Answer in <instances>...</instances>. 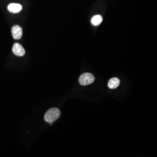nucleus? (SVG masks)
Listing matches in <instances>:
<instances>
[{
  "label": "nucleus",
  "mask_w": 157,
  "mask_h": 157,
  "mask_svg": "<svg viewBox=\"0 0 157 157\" xmlns=\"http://www.w3.org/2000/svg\"><path fill=\"white\" fill-rule=\"evenodd\" d=\"M61 115L60 110L57 108H53L50 109L44 115L45 120L52 125L53 123L57 120Z\"/></svg>",
  "instance_id": "f257e3e1"
},
{
  "label": "nucleus",
  "mask_w": 157,
  "mask_h": 157,
  "mask_svg": "<svg viewBox=\"0 0 157 157\" xmlns=\"http://www.w3.org/2000/svg\"><path fill=\"white\" fill-rule=\"evenodd\" d=\"M95 79L94 76L90 73H85L82 74L79 79V83L82 86H87L94 82Z\"/></svg>",
  "instance_id": "f03ea898"
},
{
  "label": "nucleus",
  "mask_w": 157,
  "mask_h": 157,
  "mask_svg": "<svg viewBox=\"0 0 157 157\" xmlns=\"http://www.w3.org/2000/svg\"><path fill=\"white\" fill-rule=\"evenodd\" d=\"M12 51L15 55L19 57H22L25 54V50L24 48L20 44L18 43H15L14 44Z\"/></svg>",
  "instance_id": "7ed1b4c3"
},
{
  "label": "nucleus",
  "mask_w": 157,
  "mask_h": 157,
  "mask_svg": "<svg viewBox=\"0 0 157 157\" xmlns=\"http://www.w3.org/2000/svg\"><path fill=\"white\" fill-rule=\"evenodd\" d=\"M12 34L13 38L15 40H19L21 39L23 34L22 28L19 25H15L12 28Z\"/></svg>",
  "instance_id": "20e7f679"
},
{
  "label": "nucleus",
  "mask_w": 157,
  "mask_h": 157,
  "mask_svg": "<svg viewBox=\"0 0 157 157\" xmlns=\"http://www.w3.org/2000/svg\"><path fill=\"white\" fill-rule=\"evenodd\" d=\"M8 11L13 14H16L21 11L22 9V6L19 4L12 3L8 6Z\"/></svg>",
  "instance_id": "39448f33"
},
{
  "label": "nucleus",
  "mask_w": 157,
  "mask_h": 157,
  "mask_svg": "<svg viewBox=\"0 0 157 157\" xmlns=\"http://www.w3.org/2000/svg\"><path fill=\"white\" fill-rule=\"evenodd\" d=\"M120 85V80L117 77H114L111 79L108 83V86L111 89H115L117 88Z\"/></svg>",
  "instance_id": "423d86ee"
},
{
  "label": "nucleus",
  "mask_w": 157,
  "mask_h": 157,
  "mask_svg": "<svg viewBox=\"0 0 157 157\" xmlns=\"http://www.w3.org/2000/svg\"><path fill=\"white\" fill-rule=\"evenodd\" d=\"M102 21V17L100 15L94 16L91 20V22L94 26H99Z\"/></svg>",
  "instance_id": "0eeeda50"
}]
</instances>
